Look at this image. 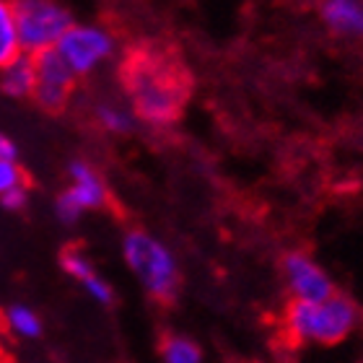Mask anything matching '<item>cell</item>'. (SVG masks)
I'll use <instances>...</instances> for the list:
<instances>
[{
	"label": "cell",
	"instance_id": "17",
	"mask_svg": "<svg viewBox=\"0 0 363 363\" xmlns=\"http://www.w3.org/2000/svg\"><path fill=\"white\" fill-rule=\"evenodd\" d=\"M55 216H57L60 223L73 226V223H78V220L84 218V211L70 200L68 192H62V195H57V200H55Z\"/></svg>",
	"mask_w": 363,
	"mask_h": 363
},
{
	"label": "cell",
	"instance_id": "11",
	"mask_svg": "<svg viewBox=\"0 0 363 363\" xmlns=\"http://www.w3.org/2000/svg\"><path fill=\"white\" fill-rule=\"evenodd\" d=\"M3 327L11 337H18V340H37L45 333L39 311L31 309L29 303H11L3 311Z\"/></svg>",
	"mask_w": 363,
	"mask_h": 363
},
{
	"label": "cell",
	"instance_id": "4",
	"mask_svg": "<svg viewBox=\"0 0 363 363\" xmlns=\"http://www.w3.org/2000/svg\"><path fill=\"white\" fill-rule=\"evenodd\" d=\"M16 8V29L21 52L29 57L55 52L65 31L76 23L73 13L55 0H18Z\"/></svg>",
	"mask_w": 363,
	"mask_h": 363
},
{
	"label": "cell",
	"instance_id": "14",
	"mask_svg": "<svg viewBox=\"0 0 363 363\" xmlns=\"http://www.w3.org/2000/svg\"><path fill=\"white\" fill-rule=\"evenodd\" d=\"M21 52L18 29H16V8L8 0H0V68L13 62Z\"/></svg>",
	"mask_w": 363,
	"mask_h": 363
},
{
	"label": "cell",
	"instance_id": "1",
	"mask_svg": "<svg viewBox=\"0 0 363 363\" xmlns=\"http://www.w3.org/2000/svg\"><path fill=\"white\" fill-rule=\"evenodd\" d=\"M120 86L135 120L153 130L182 120L192 96V76L184 57L161 42H140L120 62Z\"/></svg>",
	"mask_w": 363,
	"mask_h": 363
},
{
	"label": "cell",
	"instance_id": "16",
	"mask_svg": "<svg viewBox=\"0 0 363 363\" xmlns=\"http://www.w3.org/2000/svg\"><path fill=\"white\" fill-rule=\"evenodd\" d=\"M26 184H29V177L18 159H0V197Z\"/></svg>",
	"mask_w": 363,
	"mask_h": 363
},
{
	"label": "cell",
	"instance_id": "9",
	"mask_svg": "<svg viewBox=\"0 0 363 363\" xmlns=\"http://www.w3.org/2000/svg\"><path fill=\"white\" fill-rule=\"evenodd\" d=\"M319 21L335 37L363 39V3L361 0H325L319 3Z\"/></svg>",
	"mask_w": 363,
	"mask_h": 363
},
{
	"label": "cell",
	"instance_id": "12",
	"mask_svg": "<svg viewBox=\"0 0 363 363\" xmlns=\"http://www.w3.org/2000/svg\"><path fill=\"white\" fill-rule=\"evenodd\" d=\"M159 358L161 363H203L205 353L200 348V342L192 340L189 335L172 333L161 340Z\"/></svg>",
	"mask_w": 363,
	"mask_h": 363
},
{
	"label": "cell",
	"instance_id": "13",
	"mask_svg": "<svg viewBox=\"0 0 363 363\" xmlns=\"http://www.w3.org/2000/svg\"><path fill=\"white\" fill-rule=\"evenodd\" d=\"M94 120L109 135H128L135 128V114L130 112V106L117 101H101L94 106Z\"/></svg>",
	"mask_w": 363,
	"mask_h": 363
},
{
	"label": "cell",
	"instance_id": "8",
	"mask_svg": "<svg viewBox=\"0 0 363 363\" xmlns=\"http://www.w3.org/2000/svg\"><path fill=\"white\" fill-rule=\"evenodd\" d=\"M68 192L70 200L81 208V211H101L109 203V187H106L104 177L91 167L89 161L73 159L68 164Z\"/></svg>",
	"mask_w": 363,
	"mask_h": 363
},
{
	"label": "cell",
	"instance_id": "2",
	"mask_svg": "<svg viewBox=\"0 0 363 363\" xmlns=\"http://www.w3.org/2000/svg\"><path fill=\"white\" fill-rule=\"evenodd\" d=\"M361 325L358 303L345 294H335L325 301H288L280 327L294 345L333 348L356 333Z\"/></svg>",
	"mask_w": 363,
	"mask_h": 363
},
{
	"label": "cell",
	"instance_id": "18",
	"mask_svg": "<svg viewBox=\"0 0 363 363\" xmlns=\"http://www.w3.org/2000/svg\"><path fill=\"white\" fill-rule=\"evenodd\" d=\"M29 184L26 187H18V189H13V192H8V195H3L0 197V205L6 208V211H11V213H18V211H23L26 205H29Z\"/></svg>",
	"mask_w": 363,
	"mask_h": 363
},
{
	"label": "cell",
	"instance_id": "15",
	"mask_svg": "<svg viewBox=\"0 0 363 363\" xmlns=\"http://www.w3.org/2000/svg\"><path fill=\"white\" fill-rule=\"evenodd\" d=\"M60 267L65 270V275H70V278L76 280V283H81V286H84L86 280L94 278V275H99V272L94 270V262L89 259V255H86L84 250H78V247L62 250Z\"/></svg>",
	"mask_w": 363,
	"mask_h": 363
},
{
	"label": "cell",
	"instance_id": "10",
	"mask_svg": "<svg viewBox=\"0 0 363 363\" xmlns=\"http://www.w3.org/2000/svg\"><path fill=\"white\" fill-rule=\"evenodd\" d=\"M34 81H37V70H34V57L29 55H18L13 62L0 68V94L6 99H13V101L31 99Z\"/></svg>",
	"mask_w": 363,
	"mask_h": 363
},
{
	"label": "cell",
	"instance_id": "20",
	"mask_svg": "<svg viewBox=\"0 0 363 363\" xmlns=\"http://www.w3.org/2000/svg\"><path fill=\"white\" fill-rule=\"evenodd\" d=\"M0 361H3V335H0Z\"/></svg>",
	"mask_w": 363,
	"mask_h": 363
},
{
	"label": "cell",
	"instance_id": "21",
	"mask_svg": "<svg viewBox=\"0 0 363 363\" xmlns=\"http://www.w3.org/2000/svg\"><path fill=\"white\" fill-rule=\"evenodd\" d=\"M0 363H8V361H0Z\"/></svg>",
	"mask_w": 363,
	"mask_h": 363
},
{
	"label": "cell",
	"instance_id": "5",
	"mask_svg": "<svg viewBox=\"0 0 363 363\" xmlns=\"http://www.w3.org/2000/svg\"><path fill=\"white\" fill-rule=\"evenodd\" d=\"M120 45L109 26L99 21H76L65 31L60 45L55 47V52L60 55V60L70 68L76 78H86L96 73L104 62H109L117 55Z\"/></svg>",
	"mask_w": 363,
	"mask_h": 363
},
{
	"label": "cell",
	"instance_id": "6",
	"mask_svg": "<svg viewBox=\"0 0 363 363\" xmlns=\"http://www.w3.org/2000/svg\"><path fill=\"white\" fill-rule=\"evenodd\" d=\"M280 275H283L291 301H325L337 294L330 272L303 250H291L283 255Z\"/></svg>",
	"mask_w": 363,
	"mask_h": 363
},
{
	"label": "cell",
	"instance_id": "7",
	"mask_svg": "<svg viewBox=\"0 0 363 363\" xmlns=\"http://www.w3.org/2000/svg\"><path fill=\"white\" fill-rule=\"evenodd\" d=\"M34 94L31 101L47 114H60L68 106L73 91H76L78 78L70 73V68L60 60L57 52H45L34 57Z\"/></svg>",
	"mask_w": 363,
	"mask_h": 363
},
{
	"label": "cell",
	"instance_id": "3",
	"mask_svg": "<svg viewBox=\"0 0 363 363\" xmlns=\"http://www.w3.org/2000/svg\"><path fill=\"white\" fill-rule=\"evenodd\" d=\"M122 259L145 296L159 303H172L182 288V267L174 250L145 228H130L122 236Z\"/></svg>",
	"mask_w": 363,
	"mask_h": 363
},
{
	"label": "cell",
	"instance_id": "19",
	"mask_svg": "<svg viewBox=\"0 0 363 363\" xmlns=\"http://www.w3.org/2000/svg\"><path fill=\"white\" fill-rule=\"evenodd\" d=\"M0 159H18V145L6 133H0Z\"/></svg>",
	"mask_w": 363,
	"mask_h": 363
}]
</instances>
